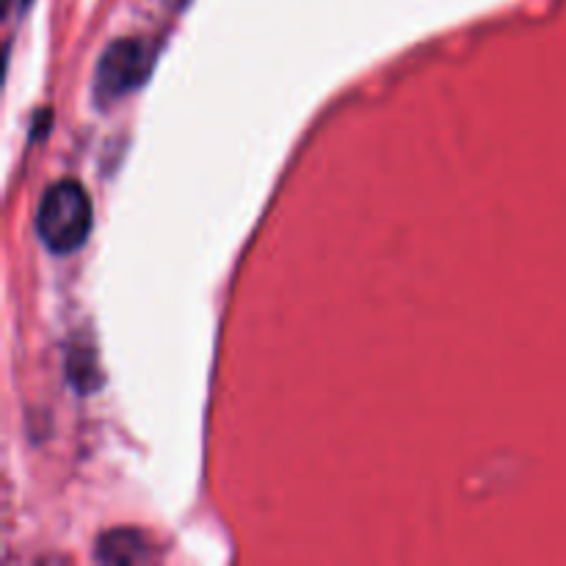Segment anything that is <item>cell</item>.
<instances>
[{
	"instance_id": "cell-1",
	"label": "cell",
	"mask_w": 566,
	"mask_h": 566,
	"mask_svg": "<svg viewBox=\"0 0 566 566\" xmlns=\"http://www.w3.org/2000/svg\"><path fill=\"white\" fill-rule=\"evenodd\" d=\"M92 199L77 180H59L44 191L36 210V232L53 254H72L92 232Z\"/></svg>"
},
{
	"instance_id": "cell-2",
	"label": "cell",
	"mask_w": 566,
	"mask_h": 566,
	"mask_svg": "<svg viewBox=\"0 0 566 566\" xmlns=\"http://www.w3.org/2000/svg\"><path fill=\"white\" fill-rule=\"evenodd\" d=\"M153 64L155 50L144 39L125 36L111 42L99 55L97 70H94V103L99 108H108V105L125 99L127 94L144 86V81L153 72Z\"/></svg>"
},
{
	"instance_id": "cell-3",
	"label": "cell",
	"mask_w": 566,
	"mask_h": 566,
	"mask_svg": "<svg viewBox=\"0 0 566 566\" xmlns=\"http://www.w3.org/2000/svg\"><path fill=\"white\" fill-rule=\"evenodd\" d=\"M94 558L103 564H142L153 562V545L144 534L133 528L108 531L97 539Z\"/></svg>"
},
{
	"instance_id": "cell-4",
	"label": "cell",
	"mask_w": 566,
	"mask_h": 566,
	"mask_svg": "<svg viewBox=\"0 0 566 566\" xmlns=\"http://www.w3.org/2000/svg\"><path fill=\"white\" fill-rule=\"evenodd\" d=\"M66 379L72 387H77V392H94L99 387V370L97 363L92 359V352L81 348V352H72L66 357Z\"/></svg>"
}]
</instances>
